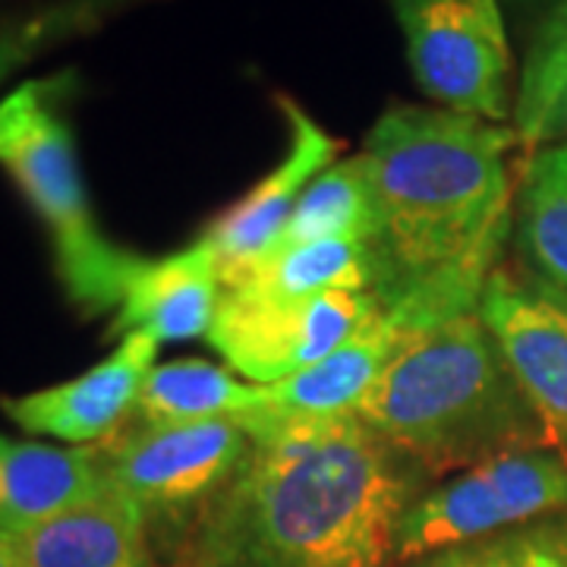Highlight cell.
Returning a JSON list of instances; mask_svg holds the SVG:
<instances>
[{"label":"cell","mask_w":567,"mask_h":567,"mask_svg":"<svg viewBox=\"0 0 567 567\" xmlns=\"http://www.w3.org/2000/svg\"><path fill=\"white\" fill-rule=\"evenodd\" d=\"M13 539L22 567H152L148 517L111 480L95 498Z\"/></svg>","instance_id":"5bb4252c"},{"label":"cell","mask_w":567,"mask_h":567,"mask_svg":"<svg viewBox=\"0 0 567 567\" xmlns=\"http://www.w3.org/2000/svg\"><path fill=\"white\" fill-rule=\"evenodd\" d=\"M406 567H442V555H432V558H423V561H413Z\"/></svg>","instance_id":"d4e9b609"},{"label":"cell","mask_w":567,"mask_h":567,"mask_svg":"<svg viewBox=\"0 0 567 567\" xmlns=\"http://www.w3.org/2000/svg\"><path fill=\"white\" fill-rule=\"evenodd\" d=\"M561 511L567 454L551 445L505 451L410 502L394 536V565H413Z\"/></svg>","instance_id":"5b68a950"},{"label":"cell","mask_w":567,"mask_h":567,"mask_svg":"<svg viewBox=\"0 0 567 567\" xmlns=\"http://www.w3.org/2000/svg\"><path fill=\"white\" fill-rule=\"evenodd\" d=\"M104 473L123 488L145 517L189 520L203 511L249 454V439L234 420H208L189 425H158L111 435L99 447Z\"/></svg>","instance_id":"ba28073f"},{"label":"cell","mask_w":567,"mask_h":567,"mask_svg":"<svg viewBox=\"0 0 567 567\" xmlns=\"http://www.w3.org/2000/svg\"><path fill=\"white\" fill-rule=\"evenodd\" d=\"M158 341L148 334H123L121 347L104 360L63 385L35 394L7 398L3 413L25 432L51 435L70 445H89L117 435L121 423L136 413L142 385L155 369Z\"/></svg>","instance_id":"30bf717a"},{"label":"cell","mask_w":567,"mask_h":567,"mask_svg":"<svg viewBox=\"0 0 567 567\" xmlns=\"http://www.w3.org/2000/svg\"><path fill=\"white\" fill-rule=\"evenodd\" d=\"M107 486L99 447H48L0 435V529L25 533Z\"/></svg>","instance_id":"9a60e30c"},{"label":"cell","mask_w":567,"mask_h":567,"mask_svg":"<svg viewBox=\"0 0 567 567\" xmlns=\"http://www.w3.org/2000/svg\"><path fill=\"white\" fill-rule=\"evenodd\" d=\"M429 99L488 123L514 117L511 48L498 0H388Z\"/></svg>","instance_id":"8992f818"},{"label":"cell","mask_w":567,"mask_h":567,"mask_svg":"<svg viewBox=\"0 0 567 567\" xmlns=\"http://www.w3.org/2000/svg\"><path fill=\"white\" fill-rule=\"evenodd\" d=\"M372 234V186L363 152L324 167L309 183L268 249L319 244V240H369Z\"/></svg>","instance_id":"ffe728a7"},{"label":"cell","mask_w":567,"mask_h":567,"mask_svg":"<svg viewBox=\"0 0 567 567\" xmlns=\"http://www.w3.org/2000/svg\"><path fill=\"white\" fill-rule=\"evenodd\" d=\"M480 316L536 410L548 445L567 454V297L529 275L498 268Z\"/></svg>","instance_id":"9c48e42d"},{"label":"cell","mask_w":567,"mask_h":567,"mask_svg":"<svg viewBox=\"0 0 567 567\" xmlns=\"http://www.w3.org/2000/svg\"><path fill=\"white\" fill-rule=\"evenodd\" d=\"M61 92L63 80H32L0 102V164L48 224L70 300L85 312H107L121 309L126 284L145 259L99 230Z\"/></svg>","instance_id":"277c9868"},{"label":"cell","mask_w":567,"mask_h":567,"mask_svg":"<svg viewBox=\"0 0 567 567\" xmlns=\"http://www.w3.org/2000/svg\"><path fill=\"white\" fill-rule=\"evenodd\" d=\"M442 567H567V511L442 551Z\"/></svg>","instance_id":"44dd1931"},{"label":"cell","mask_w":567,"mask_h":567,"mask_svg":"<svg viewBox=\"0 0 567 567\" xmlns=\"http://www.w3.org/2000/svg\"><path fill=\"white\" fill-rule=\"evenodd\" d=\"M265 401V385L240 382L230 369L205 360L155 365L136 404L142 425H189L234 420Z\"/></svg>","instance_id":"ac0fdd59"},{"label":"cell","mask_w":567,"mask_h":567,"mask_svg":"<svg viewBox=\"0 0 567 567\" xmlns=\"http://www.w3.org/2000/svg\"><path fill=\"white\" fill-rule=\"evenodd\" d=\"M382 312L375 293L328 290L303 300L221 293L208 344L252 385H275L319 363Z\"/></svg>","instance_id":"52a82bcc"},{"label":"cell","mask_w":567,"mask_h":567,"mask_svg":"<svg viewBox=\"0 0 567 567\" xmlns=\"http://www.w3.org/2000/svg\"><path fill=\"white\" fill-rule=\"evenodd\" d=\"M22 54H25V44H22V41L0 39V76H3L13 63L20 61Z\"/></svg>","instance_id":"7402d4cb"},{"label":"cell","mask_w":567,"mask_h":567,"mask_svg":"<svg viewBox=\"0 0 567 567\" xmlns=\"http://www.w3.org/2000/svg\"><path fill=\"white\" fill-rule=\"evenodd\" d=\"M357 416L425 473H461L505 451L548 445L480 309L410 331Z\"/></svg>","instance_id":"3957f363"},{"label":"cell","mask_w":567,"mask_h":567,"mask_svg":"<svg viewBox=\"0 0 567 567\" xmlns=\"http://www.w3.org/2000/svg\"><path fill=\"white\" fill-rule=\"evenodd\" d=\"M514 240L529 278L567 297V145L527 155L514 193Z\"/></svg>","instance_id":"e0dca14e"},{"label":"cell","mask_w":567,"mask_h":567,"mask_svg":"<svg viewBox=\"0 0 567 567\" xmlns=\"http://www.w3.org/2000/svg\"><path fill=\"white\" fill-rule=\"evenodd\" d=\"M221 300L218 256L208 240H196L142 268L126 284L123 303L114 319V334H148L164 341H193L208 334Z\"/></svg>","instance_id":"4fadbf2b"},{"label":"cell","mask_w":567,"mask_h":567,"mask_svg":"<svg viewBox=\"0 0 567 567\" xmlns=\"http://www.w3.org/2000/svg\"><path fill=\"white\" fill-rule=\"evenodd\" d=\"M514 126L394 104L365 136L372 293L410 331L476 312L514 234Z\"/></svg>","instance_id":"6da1fadb"},{"label":"cell","mask_w":567,"mask_h":567,"mask_svg":"<svg viewBox=\"0 0 567 567\" xmlns=\"http://www.w3.org/2000/svg\"><path fill=\"white\" fill-rule=\"evenodd\" d=\"M514 133L527 152L567 145V0L548 10L529 44L514 99Z\"/></svg>","instance_id":"d6986e66"},{"label":"cell","mask_w":567,"mask_h":567,"mask_svg":"<svg viewBox=\"0 0 567 567\" xmlns=\"http://www.w3.org/2000/svg\"><path fill=\"white\" fill-rule=\"evenodd\" d=\"M0 567H22L17 539L13 533H3V529H0Z\"/></svg>","instance_id":"603a6c76"},{"label":"cell","mask_w":567,"mask_h":567,"mask_svg":"<svg viewBox=\"0 0 567 567\" xmlns=\"http://www.w3.org/2000/svg\"><path fill=\"white\" fill-rule=\"evenodd\" d=\"M406 331L388 312H379L363 331L331 350L319 363L306 365L303 372L265 385V401L249 413L234 416V423L246 432V439L278 425L309 423L357 413L369 388L382 375L388 360L401 347Z\"/></svg>","instance_id":"8fae6325"},{"label":"cell","mask_w":567,"mask_h":567,"mask_svg":"<svg viewBox=\"0 0 567 567\" xmlns=\"http://www.w3.org/2000/svg\"><path fill=\"white\" fill-rule=\"evenodd\" d=\"M281 111L290 123V148L284 162L271 174H265L244 199L230 205L205 234L218 256L221 275L256 262L262 252H268V246L278 240L287 218L293 215L306 186L334 164V155L341 148V142L331 140L297 102L281 99Z\"/></svg>","instance_id":"7c38bea8"},{"label":"cell","mask_w":567,"mask_h":567,"mask_svg":"<svg viewBox=\"0 0 567 567\" xmlns=\"http://www.w3.org/2000/svg\"><path fill=\"white\" fill-rule=\"evenodd\" d=\"M511 3H517L520 10H546L548 13L558 0H511Z\"/></svg>","instance_id":"cb8c5ba5"},{"label":"cell","mask_w":567,"mask_h":567,"mask_svg":"<svg viewBox=\"0 0 567 567\" xmlns=\"http://www.w3.org/2000/svg\"><path fill=\"white\" fill-rule=\"evenodd\" d=\"M328 290L372 293V259L363 240L268 249L256 262L221 275V293L244 300H303Z\"/></svg>","instance_id":"2e32d148"},{"label":"cell","mask_w":567,"mask_h":567,"mask_svg":"<svg viewBox=\"0 0 567 567\" xmlns=\"http://www.w3.org/2000/svg\"><path fill=\"white\" fill-rule=\"evenodd\" d=\"M423 466L357 413L265 429L174 567H388Z\"/></svg>","instance_id":"7a4b0ae2"}]
</instances>
